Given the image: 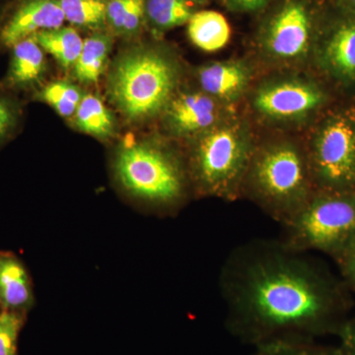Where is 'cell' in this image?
Returning a JSON list of instances; mask_svg holds the SVG:
<instances>
[{
    "mask_svg": "<svg viewBox=\"0 0 355 355\" xmlns=\"http://www.w3.org/2000/svg\"><path fill=\"white\" fill-rule=\"evenodd\" d=\"M253 355H338V349L316 342L280 340L254 347Z\"/></svg>",
    "mask_w": 355,
    "mask_h": 355,
    "instance_id": "cell-23",
    "label": "cell"
},
{
    "mask_svg": "<svg viewBox=\"0 0 355 355\" xmlns=\"http://www.w3.org/2000/svg\"><path fill=\"white\" fill-rule=\"evenodd\" d=\"M64 22L58 0H23L0 28V44L12 48L22 40L62 27Z\"/></svg>",
    "mask_w": 355,
    "mask_h": 355,
    "instance_id": "cell-10",
    "label": "cell"
},
{
    "mask_svg": "<svg viewBox=\"0 0 355 355\" xmlns=\"http://www.w3.org/2000/svg\"><path fill=\"white\" fill-rule=\"evenodd\" d=\"M193 13L190 0H146V18L158 31L186 24Z\"/></svg>",
    "mask_w": 355,
    "mask_h": 355,
    "instance_id": "cell-20",
    "label": "cell"
},
{
    "mask_svg": "<svg viewBox=\"0 0 355 355\" xmlns=\"http://www.w3.org/2000/svg\"><path fill=\"white\" fill-rule=\"evenodd\" d=\"M254 151L238 123L217 125L200 135L190 158L191 177L205 196L235 200L242 193Z\"/></svg>",
    "mask_w": 355,
    "mask_h": 355,
    "instance_id": "cell-5",
    "label": "cell"
},
{
    "mask_svg": "<svg viewBox=\"0 0 355 355\" xmlns=\"http://www.w3.org/2000/svg\"><path fill=\"white\" fill-rule=\"evenodd\" d=\"M340 345L336 347L338 355H355V318L347 319L338 334Z\"/></svg>",
    "mask_w": 355,
    "mask_h": 355,
    "instance_id": "cell-28",
    "label": "cell"
},
{
    "mask_svg": "<svg viewBox=\"0 0 355 355\" xmlns=\"http://www.w3.org/2000/svg\"><path fill=\"white\" fill-rule=\"evenodd\" d=\"M74 118L77 128L84 133L98 139H107L113 135V116L104 102L97 96H83Z\"/></svg>",
    "mask_w": 355,
    "mask_h": 355,
    "instance_id": "cell-19",
    "label": "cell"
},
{
    "mask_svg": "<svg viewBox=\"0 0 355 355\" xmlns=\"http://www.w3.org/2000/svg\"><path fill=\"white\" fill-rule=\"evenodd\" d=\"M112 44L113 40L106 33H95L84 41L83 51L72 69L77 80L85 84L99 80L108 64Z\"/></svg>",
    "mask_w": 355,
    "mask_h": 355,
    "instance_id": "cell-17",
    "label": "cell"
},
{
    "mask_svg": "<svg viewBox=\"0 0 355 355\" xmlns=\"http://www.w3.org/2000/svg\"><path fill=\"white\" fill-rule=\"evenodd\" d=\"M189 38L205 51H216L228 44L230 25L221 13L214 10L195 12L188 22Z\"/></svg>",
    "mask_w": 355,
    "mask_h": 355,
    "instance_id": "cell-16",
    "label": "cell"
},
{
    "mask_svg": "<svg viewBox=\"0 0 355 355\" xmlns=\"http://www.w3.org/2000/svg\"><path fill=\"white\" fill-rule=\"evenodd\" d=\"M146 19V0H130L125 26L123 36H132L139 31Z\"/></svg>",
    "mask_w": 355,
    "mask_h": 355,
    "instance_id": "cell-27",
    "label": "cell"
},
{
    "mask_svg": "<svg viewBox=\"0 0 355 355\" xmlns=\"http://www.w3.org/2000/svg\"><path fill=\"white\" fill-rule=\"evenodd\" d=\"M350 6L352 7V9L355 11V0H349Z\"/></svg>",
    "mask_w": 355,
    "mask_h": 355,
    "instance_id": "cell-31",
    "label": "cell"
},
{
    "mask_svg": "<svg viewBox=\"0 0 355 355\" xmlns=\"http://www.w3.org/2000/svg\"><path fill=\"white\" fill-rule=\"evenodd\" d=\"M22 324L21 313L6 309L0 312V355H17L18 336Z\"/></svg>",
    "mask_w": 355,
    "mask_h": 355,
    "instance_id": "cell-24",
    "label": "cell"
},
{
    "mask_svg": "<svg viewBox=\"0 0 355 355\" xmlns=\"http://www.w3.org/2000/svg\"><path fill=\"white\" fill-rule=\"evenodd\" d=\"M308 164L323 191H352L355 186V114L334 116L313 142Z\"/></svg>",
    "mask_w": 355,
    "mask_h": 355,
    "instance_id": "cell-7",
    "label": "cell"
},
{
    "mask_svg": "<svg viewBox=\"0 0 355 355\" xmlns=\"http://www.w3.org/2000/svg\"><path fill=\"white\" fill-rule=\"evenodd\" d=\"M282 227V242L292 251H320L340 261L355 248V193H314Z\"/></svg>",
    "mask_w": 355,
    "mask_h": 355,
    "instance_id": "cell-4",
    "label": "cell"
},
{
    "mask_svg": "<svg viewBox=\"0 0 355 355\" xmlns=\"http://www.w3.org/2000/svg\"><path fill=\"white\" fill-rule=\"evenodd\" d=\"M130 0H107L106 21L112 31L123 35Z\"/></svg>",
    "mask_w": 355,
    "mask_h": 355,
    "instance_id": "cell-26",
    "label": "cell"
},
{
    "mask_svg": "<svg viewBox=\"0 0 355 355\" xmlns=\"http://www.w3.org/2000/svg\"><path fill=\"white\" fill-rule=\"evenodd\" d=\"M217 100L205 92L175 96L166 107V120L178 135L205 133L218 125L220 110Z\"/></svg>",
    "mask_w": 355,
    "mask_h": 355,
    "instance_id": "cell-11",
    "label": "cell"
},
{
    "mask_svg": "<svg viewBox=\"0 0 355 355\" xmlns=\"http://www.w3.org/2000/svg\"><path fill=\"white\" fill-rule=\"evenodd\" d=\"M20 120L17 103L0 93V144L12 135Z\"/></svg>",
    "mask_w": 355,
    "mask_h": 355,
    "instance_id": "cell-25",
    "label": "cell"
},
{
    "mask_svg": "<svg viewBox=\"0 0 355 355\" xmlns=\"http://www.w3.org/2000/svg\"><path fill=\"white\" fill-rule=\"evenodd\" d=\"M312 41V19L300 0H287L273 14L263 36V46L270 57L291 62L307 55Z\"/></svg>",
    "mask_w": 355,
    "mask_h": 355,
    "instance_id": "cell-8",
    "label": "cell"
},
{
    "mask_svg": "<svg viewBox=\"0 0 355 355\" xmlns=\"http://www.w3.org/2000/svg\"><path fill=\"white\" fill-rule=\"evenodd\" d=\"M307 156L288 142L254 151L243 190L272 218L284 224L314 195Z\"/></svg>",
    "mask_w": 355,
    "mask_h": 355,
    "instance_id": "cell-2",
    "label": "cell"
},
{
    "mask_svg": "<svg viewBox=\"0 0 355 355\" xmlns=\"http://www.w3.org/2000/svg\"><path fill=\"white\" fill-rule=\"evenodd\" d=\"M324 64L336 76L355 79V23L338 26L324 44Z\"/></svg>",
    "mask_w": 355,
    "mask_h": 355,
    "instance_id": "cell-15",
    "label": "cell"
},
{
    "mask_svg": "<svg viewBox=\"0 0 355 355\" xmlns=\"http://www.w3.org/2000/svg\"><path fill=\"white\" fill-rule=\"evenodd\" d=\"M11 49V58L4 83L11 89L37 85L46 72L44 51L34 37L22 40Z\"/></svg>",
    "mask_w": 355,
    "mask_h": 355,
    "instance_id": "cell-13",
    "label": "cell"
},
{
    "mask_svg": "<svg viewBox=\"0 0 355 355\" xmlns=\"http://www.w3.org/2000/svg\"><path fill=\"white\" fill-rule=\"evenodd\" d=\"M114 172L128 195L153 207H175L184 198L186 175L181 163L151 142L123 144L114 156Z\"/></svg>",
    "mask_w": 355,
    "mask_h": 355,
    "instance_id": "cell-6",
    "label": "cell"
},
{
    "mask_svg": "<svg viewBox=\"0 0 355 355\" xmlns=\"http://www.w3.org/2000/svg\"><path fill=\"white\" fill-rule=\"evenodd\" d=\"M179 73L173 60L153 48L125 51L109 76L112 101L132 121H142L165 110L177 87Z\"/></svg>",
    "mask_w": 355,
    "mask_h": 355,
    "instance_id": "cell-3",
    "label": "cell"
},
{
    "mask_svg": "<svg viewBox=\"0 0 355 355\" xmlns=\"http://www.w3.org/2000/svg\"><path fill=\"white\" fill-rule=\"evenodd\" d=\"M229 9L237 12H254L268 6L270 0H222Z\"/></svg>",
    "mask_w": 355,
    "mask_h": 355,
    "instance_id": "cell-29",
    "label": "cell"
},
{
    "mask_svg": "<svg viewBox=\"0 0 355 355\" xmlns=\"http://www.w3.org/2000/svg\"><path fill=\"white\" fill-rule=\"evenodd\" d=\"M40 99L50 105L60 116L70 118L76 114L83 100L80 89L65 81H55L48 84L40 92Z\"/></svg>",
    "mask_w": 355,
    "mask_h": 355,
    "instance_id": "cell-22",
    "label": "cell"
},
{
    "mask_svg": "<svg viewBox=\"0 0 355 355\" xmlns=\"http://www.w3.org/2000/svg\"><path fill=\"white\" fill-rule=\"evenodd\" d=\"M345 279L355 291V248L338 261Z\"/></svg>",
    "mask_w": 355,
    "mask_h": 355,
    "instance_id": "cell-30",
    "label": "cell"
},
{
    "mask_svg": "<svg viewBox=\"0 0 355 355\" xmlns=\"http://www.w3.org/2000/svg\"><path fill=\"white\" fill-rule=\"evenodd\" d=\"M34 301L32 282L27 268L11 254L0 253V306L23 312Z\"/></svg>",
    "mask_w": 355,
    "mask_h": 355,
    "instance_id": "cell-14",
    "label": "cell"
},
{
    "mask_svg": "<svg viewBox=\"0 0 355 355\" xmlns=\"http://www.w3.org/2000/svg\"><path fill=\"white\" fill-rule=\"evenodd\" d=\"M219 286L226 328L254 347L336 336L347 320L349 302L342 284L282 241L236 248L222 266Z\"/></svg>",
    "mask_w": 355,
    "mask_h": 355,
    "instance_id": "cell-1",
    "label": "cell"
},
{
    "mask_svg": "<svg viewBox=\"0 0 355 355\" xmlns=\"http://www.w3.org/2000/svg\"><path fill=\"white\" fill-rule=\"evenodd\" d=\"M65 21L77 27L100 29L107 24V0H58Z\"/></svg>",
    "mask_w": 355,
    "mask_h": 355,
    "instance_id": "cell-21",
    "label": "cell"
},
{
    "mask_svg": "<svg viewBox=\"0 0 355 355\" xmlns=\"http://www.w3.org/2000/svg\"><path fill=\"white\" fill-rule=\"evenodd\" d=\"M40 46L64 69H73L84 41L76 29L71 27L55 28L37 33L34 36Z\"/></svg>",
    "mask_w": 355,
    "mask_h": 355,
    "instance_id": "cell-18",
    "label": "cell"
},
{
    "mask_svg": "<svg viewBox=\"0 0 355 355\" xmlns=\"http://www.w3.org/2000/svg\"><path fill=\"white\" fill-rule=\"evenodd\" d=\"M323 102V93L314 84L298 79L275 81L259 89L254 106L261 114L277 121L305 118Z\"/></svg>",
    "mask_w": 355,
    "mask_h": 355,
    "instance_id": "cell-9",
    "label": "cell"
},
{
    "mask_svg": "<svg viewBox=\"0 0 355 355\" xmlns=\"http://www.w3.org/2000/svg\"><path fill=\"white\" fill-rule=\"evenodd\" d=\"M249 79V70L237 62H214L198 69V83L202 92L217 101H232L239 98Z\"/></svg>",
    "mask_w": 355,
    "mask_h": 355,
    "instance_id": "cell-12",
    "label": "cell"
}]
</instances>
